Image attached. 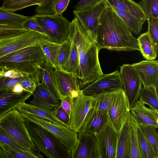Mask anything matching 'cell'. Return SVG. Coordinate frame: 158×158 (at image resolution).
<instances>
[{
  "instance_id": "7",
  "label": "cell",
  "mask_w": 158,
  "mask_h": 158,
  "mask_svg": "<svg viewBox=\"0 0 158 158\" xmlns=\"http://www.w3.org/2000/svg\"><path fill=\"white\" fill-rule=\"evenodd\" d=\"M32 17L52 42L61 44L68 39L70 22L62 15L35 14Z\"/></svg>"
},
{
  "instance_id": "47",
  "label": "cell",
  "mask_w": 158,
  "mask_h": 158,
  "mask_svg": "<svg viewBox=\"0 0 158 158\" xmlns=\"http://www.w3.org/2000/svg\"><path fill=\"white\" fill-rule=\"evenodd\" d=\"M100 0H80L73 7L75 10L80 11L88 10L95 5Z\"/></svg>"
},
{
  "instance_id": "29",
  "label": "cell",
  "mask_w": 158,
  "mask_h": 158,
  "mask_svg": "<svg viewBox=\"0 0 158 158\" xmlns=\"http://www.w3.org/2000/svg\"><path fill=\"white\" fill-rule=\"evenodd\" d=\"M109 6L121 18L131 32L135 35H138L140 33L142 29V25L145 21L139 20L127 12Z\"/></svg>"
},
{
  "instance_id": "17",
  "label": "cell",
  "mask_w": 158,
  "mask_h": 158,
  "mask_svg": "<svg viewBox=\"0 0 158 158\" xmlns=\"http://www.w3.org/2000/svg\"><path fill=\"white\" fill-rule=\"evenodd\" d=\"M77 138L78 143L71 158H99L95 135L79 131Z\"/></svg>"
},
{
  "instance_id": "6",
  "label": "cell",
  "mask_w": 158,
  "mask_h": 158,
  "mask_svg": "<svg viewBox=\"0 0 158 158\" xmlns=\"http://www.w3.org/2000/svg\"><path fill=\"white\" fill-rule=\"evenodd\" d=\"M21 113L25 120L40 126L55 136L72 155L78 143L77 133L72 130L68 127L32 114Z\"/></svg>"
},
{
  "instance_id": "33",
  "label": "cell",
  "mask_w": 158,
  "mask_h": 158,
  "mask_svg": "<svg viewBox=\"0 0 158 158\" xmlns=\"http://www.w3.org/2000/svg\"><path fill=\"white\" fill-rule=\"evenodd\" d=\"M44 0H2V8L14 12L35 5L40 6Z\"/></svg>"
},
{
  "instance_id": "27",
  "label": "cell",
  "mask_w": 158,
  "mask_h": 158,
  "mask_svg": "<svg viewBox=\"0 0 158 158\" xmlns=\"http://www.w3.org/2000/svg\"><path fill=\"white\" fill-rule=\"evenodd\" d=\"M139 51L147 60H153L157 55L148 32L141 34L137 39Z\"/></svg>"
},
{
  "instance_id": "31",
  "label": "cell",
  "mask_w": 158,
  "mask_h": 158,
  "mask_svg": "<svg viewBox=\"0 0 158 158\" xmlns=\"http://www.w3.org/2000/svg\"><path fill=\"white\" fill-rule=\"evenodd\" d=\"M0 147L3 150L6 158H42L44 156L29 151H23L8 144L0 142Z\"/></svg>"
},
{
  "instance_id": "36",
  "label": "cell",
  "mask_w": 158,
  "mask_h": 158,
  "mask_svg": "<svg viewBox=\"0 0 158 158\" xmlns=\"http://www.w3.org/2000/svg\"><path fill=\"white\" fill-rule=\"evenodd\" d=\"M71 43L68 39L61 44L58 60L57 67L65 71L71 51Z\"/></svg>"
},
{
  "instance_id": "38",
  "label": "cell",
  "mask_w": 158,
  "mask_h": 158,
  "mask_svg": "<svg viewBox=\"0 0 158 158\" xmlns=\"http://www.w3.org/2000/svg\"><path fill=\"white\" fill-rule=\"evenodd\" d=\"M70 41L71 43V51L64 72L72 73L75 75L77 71L79 65L78 53L75 44L73 42L70 40Z\"/></svg>"
},
{
  "instance_id": "20",
  "label": "cell",
  "mask_w": 158,
  "mask_h": 158,
  "mask_svg": "<svg viewBox=\"0 0 158 158\" xmlns=\"http://www.w3.org/2000/svg\"><path fill=\"white\" fill-rule=\"evenodd\" d=\"M32 94L24 91L15 93L11 90L0 93V118L29 99Z\"/></svg>"
},
{
  "instance_id": "8",
  "label": "cell",
  "mask_w": 158,
  "mask_h": 158,
  "mask_svg": "<svg viewBox=\"0 0 158 158\" xmlns=\"http://www.w3.org/2000/svg\"><path fill=\"white\" fill-rule=\"evenodd\" d=\"M50 40L45 35L29 30L10 38L0 40V57L27 47L40 45L44 40Z\"/></svg>"
},
{
  "instance_id": "14",
  "label": "cell",
  "mask_w": 158,
  "mask_h": 158,
  "mask_svg": "<svg viewBox=\"0 0 158 158\" xmlns=\"http://www.w3.org/2000/svg\"><path fill=\"white\" fill-rule=\"evenodd\" d=\"M123 86L118 70L108 74H104L81 90L85 95H91L103 92L123 89Z\"/></svg>"
},
{
  "instance_id": "40",
  "label": "cell",
  "mask_w": 158,
  "mask_h": 158,
  "mask_svg": "<svg viewBox=\"0 0 158 158\" xmlns=\"http://www.w3.org/2000/svg\"><path fill=\"white\" fill-rule=\"evenodd\" d=\"M145 14L158 18V0H142L138 3Z\"/></svg>"
},
{
  "instance_id": "1",
  "label": "cell",
  "mask_w": 158,
  "mask_h": 158,
  "mask_svg": "<svg viewBox=\"0 0 158 158\" xmlns=\"http://www.w3.org/2000/svg\"><path fill=\"white\" fill-rule=\"evenodd\" d=\"M69 39L77 48L79 65L75 75L81 89L103 74L98 58L100 49L91 41L75 16L69 23Z\"/></svg>"
},
{
  "instance_id": "23",
  "label": "cell",
  "mask_w": 158,
  "mask_h": 158,
  "mask_svg": "<svg viewBox=\"0 0 158 158\" xmlns=\"http://www.w3.org/2000/svg\"><path fill=\"white\" fill-rule=\"evenodd\" d=\"M54 68L45 56L44 60L36 66V70L42 83L53 95L58 98L53 76Z\"/></svg>"
},
{
  "instance_id": "9",
  "label": "cell",
  "mask_w": 158,
  "mask_h": 158,
  "mask_svg": "<svg viewBox=\"0 0 158 158\" xmlns=\"http://www.w3.org/2000/svg\"><path fill=\"white\" fill-rule=\"evenodd\" d=\"M108 5L106 0H100L91 8L85 10H74L73 14L83 27L93 42L96 40L100 16Z\"/></svg>"
},
{
  "instance_id": "4",
  "label": "cell",
  "mask_w": 158,
  "mask_h": 158,
  "mask_svg": "<svg viewBox=\"0 0 158 158\" xmlns=\"http://www.w3.org/2000/svg\"><path fill=\"white\" fill-rule=\"evenodd\" d=\"M25 121L31 140L42 155L50 158H71V154L55 136L40 126Z\"/></svg>"
},
{
  "instance_id": "5",
  "label": "cell",
  "mask_w": 158,
  "mask_h": 158,
  "mask_svg": "<svg viewBox=\"0 0 158 158\" xmlns=\"http://www.w3.org/2000/svg\"><path fill=\"white\" fill-rule=\"evenodd\" d=\"M0 129L27 150L41 154L35 148L29 135L25 120L16 108L0 118Z\"/></svg>"
},
{
  "instance_id": "34",
  "label": "cell",
  "mask_w": 158,
  "mask_h": 158,
  "mask_svg": "<svg viewBox=\"0 0 158 158\" xmlns=\"http://www.w3.org/2000/svg\"><path fill=\"white\" fill-rule=\"evenodd\" d=\"M28 16L11 12L0 7V25L21 27Z\"/></svg>"
},
{
  "instance_id": "3",
  "label": "cell",
  "mask_w": 158,
  "mask_h": 158,
  "mask_svg": "<svg viewBox=\"0 0 158 158\" xmlns=\"http://www.w3.org/2000/svg\"><path fill=\"white\" fill-rule=\"evenodd\" d=\"M40 45L22 48L0 57V69L13 70L25 75L36 71V66L44 60Z\"/></svg>"
},
{
  "instance_id": "26",
  "label": "cell",
  "mask_w": 158,
  "mask_h": 158,
  "mask_svg": "<svg viewBox=\"0 0 158 158\" xmlns=\"http://www.w3.org/2000/svg\"><path fill=\"white\" fill-rule=\"evenodd\" d=\"M118 90L103 92L92 95L93 99L91 108H94L107 114Z\"/></svg>"
},
{
  "instance_id": "43",
  "label": "cell",
  "mask_w": 158,
  "mask_h": 158,
  "mask_svg": "<svg viewBox=\"0 0 158 158\" xmlns=\"http://www.w3.org/2000/svg\"><path fill=\"white\" fill-rule=\"evenodd\" d=\"M27 75L14 78L7 77H0V93L11 90L14 85L20 83L25 79Z\"/></svg>"
},
{
  "instance_id": "50",
  "label": "cell",
  "mask_w": 158,
  "mask_h": 158,
  "mask_svg": "<svg viewBox=\"0 0 158 158\" xmlns=\"http://www.w3.org/2000/svg\"><path fill=\"white\" fill-rule=\"evenodd\" d=\"M25 75L18 72L13 70L0 69V76L9 77L11 78H16L24 76Z\"/></svg>"
},
{
  "instance_id": "39",
  "label": "cell",
  "mask_w": 158,
  "mask_h": 158,
  "mask_svg": "<svg viewBox=\"0 0 158 158\" xmlns=\"http://www.w3.org/2000/svg\"><path fill=\"white\" fill-rule=\"evenodd\" d=\"M148 23V32L156 51L158 50V18L149 15L147 18Z\"/></svg>"
},
{
  "instance_id": "18",
  "label": "cell",
  "mask_w": 158,
  "mask_h": 158,
  "mask_svg": "<svg viewBox=\"0 0 158 158\" xmlns=\"http://www.w3.org/2000/svg\"><path fill=\"white\" fill-rule=\"evenodd\" d=\"M32 95L31 104L42 108L53 110L60 105V100L52 94L42 83L36 85Z\"/></svg>"
},
{
  "instance_id": "11",
  "label": "cell",
  "mask_w": 158,
  "mask_h": 158,
  "mask_svg": "<svg viewBox=\"0 0 158 158\" xmlns=\"http://www.w3.org/2000/svg\"><path fill=\"white\" fill-rule=\"evenodd\" d=\"M53 76L58 98L60 101L66 97L74 99L80 93L81 89L78 79L72 73L54 68Z\"/></svg>"
},
{
  "instance_id": "19",
  "label": "cell",
  "mask_w": 158,
  "mask_h": 158,
  "mask_svg": "<svg viewBox=\"0 0 158 158\" xmlns=\"http://www.w3.org/2000/svg\"><path fill=\"white\" fill-rule=\"evenodd\" d=\"M108 120L107 114L91 108L86 115L79 131L89 133L95 136L102 129Z\"/></svg>"
},
{
  "instance_id": "30",
  "label": "cell",
  "mask_w": 158,
  "mask_h": 158,
  "mask_svg": "<svg viewBox=\"0 0 158 158\" xmlns=\"http://www.w3.org/2000/svg\"><path fill=\"white\" fill-rule=\"evenodd\" d=\"M61 44L48 40L42 41L40 45L45 58L54 68H58V57Z\"/></svg>"
},
{
  "instance_id": "13",
  "label": "cell",
  "mask_w": 158,
  "mask_h": 158,
  "mask_svg": "<svg viewBox=\"0 0 158 158\" xmlns=\"http://www.w3.org/2000/svg\"><path fill=\"white\" fill-rule=\"evenodd\" d=\"M95 136L99 158H116L117 132L108 118L102 129Z\"/></svg>"
},
{
  "instance_id": "37",
  "label": "cell",
  "mask_w": 158,
  "mask_h": 158,
  "mask_svg": "<svg viewBox=\"0 0 158 158\" xmlns=\"http://www.w3.org/2000/svg\"><path fill=\"white\" fill-rule=\"evenodd\" d=\"M154 151L158 154V135L154 126L139 125Z\"/></svg>"
},
{
  "instance_id": "46",
  "label": "cell",
  "mask_w": 158,
  "mask_h": 158,
  "mask_svg": "<svg viewBox=\"0 0 158 158\" xmlns=\"http://www.w3.org/2000/svg\"><path fill=\"white\" fill-rule=\"evenodd\" d=\"M53 111L56 117L66 126L69 127L70 123V117L67 113L60 105Z\"/></svg>"
},
{
  "instance_id": "49",
  "label": "cell",
  "mask_w": 158,
  "mask_h": 158,
  "mask_svg": "<svg viewBox=\"0 0 158 158\" xmlns=\"http://www.w3.org/2000/svg\"><path fill=\"white\" fill-rule=\"evenodd\" d=\"M74 99L69 97H66L60 101V106L69 114L70 117L71 107Z\"/></svg>"
},
{
  "instance_id": "12",
  "label": "cell",
  "mask_w": 158,
  "mask_h": 158,
  "mask_svg": "<svg viewBox=\"0 0 158 158\" xmlns=\"http://www.w3.org/2000/svg\"><path fill=\"white\" fill-rule=\"evenodd\" d=\"M120 76L123 89L127 98L130 109L138 100L142 87L139 77L132 64H123L120 66Z\"/></svg>"
},
{
  "instance_id": "42",
  "label": "cell",
  "mask_w": 158,
  "mask_h": 158,
  "mask_svg": "<svg viewBox=\"0 0 158 158\" xmlns=\"http://www.w3.org/2000/svg\"><path fill=\"white\" fill-rule=\"evenodd\" d=\"M60 0H44L35 9V14L38 15H54V8Z\"/></svg>"
},
{
  "instance_id": "48",
  "label": "cell",
  "mask_w": 158,
  "mask_h": 158,
  "mask_svg": "<svg viewBox=\"0 0 158 158\" xmlns=\"http://www.w3.org/2000/svg\"><path fill=\"white\" fill-rule=\"evenodd\" d=\"M70 0H60L55 5L54 8L55 15H62L66 10Z\"/></svg>"
},
{
  "instance_id": "53",
  "label": "cell",
  "mask_w": 158,
  "mask_h": 158,
  "mask_svg": "<svg viewBox=\"0 0 158 158\" xmlns=\"http://www.w3.org/2000/svg\"></svg>"
},
{
  "instance_id": "45",
  "label": "cell",
  "mask_w": 158,
  "mask_h": 158,
  "mask_svg": "<svg viewBox=\"0 0 158 158\" xmlns=\"http://www.w3.org/2000/svg\"><path fill=\"white\" fill-rule=\"evenodd\" d=\"M0 142L3 143L8 144L21 150L23 151H28L16 142L0 129Z\"/></svg>"
},
{
  "instance_id": "21",
  "label": "cell",
  "mask_w": 158,
  "mask_h": 158,
  "mask_svg": "<svg viewBox=\"0 0 158 158\" xmlns=\"http://www.w3.org/2000/svg\"><path fill=\"white\" fill-rule=\"evenodd\" d=\"M131 114L139 125H149L158 127V111L148 108L138 100L130 109Z\"/></svg>"
},
{
  "instance_id": "41",
  "label": "cell",
  "mask_w": 158,
  "mask_h": 158,
  "mask_svg": "<svg viewBox=\"0 0 158 158\" xmlns=\"http://www.w3.org/2000/svg\"><path fill=\"white\" fill-rule=\"evenodd\" d=\"M28 30L20 27L0 25V40L16 36L26 32Z\"/></svg>"
},
{
  "instance_id": "52",
  "label": "cell",
  "mask_w": 158,
  "mask_h": 158,
  "mask_svg": "<svg viewBox=\"0 0 158 158\" xmlns=\"http://www.w3.org/2000/svg\"><path fill=\"white\" fill-rule=\"evenodd\" d=\"M0 158H6L2 149L0 147Z\"/></svg>"
},
{
  "instance_id": "2",
  "label": "cell",
  "mask_w": 158,
  "mask_h": 158,
  "mask_svg": "<svg viewBox=\"0 0 158 158\" xmlns=\"http://www.w3.org/2000/svg\"><path fill=\"white\" fill-rule=\"evenodd\" d=\"M95 42L100 49L139 51L137 39L108 5L100 16Z\"/></svg>"
},
{
  "instance_id": "10",
  "label": "cell",
  "mask_w": 158,
  "mask_h": 158,
  "mask_svg": "<svg viewBox=\"0 0 158 158\" xmlns=\"http://www.w3.org/2000/svg\"><path fill=\"white\" fill-rule=\"evenodd\" d=\"M129 103L123 89H118L107 112L108 119L117 132L130 114Z\"/></svg>"
},
{
  "instance_id": "25",
  "label": "cell",
  "mask_w": 158,
  "mask_h": 158,
  "mask_svg": "<svg viewBox=\"0 0 158 158\" xmlns=\"http://www.w3.org/2000/svg\"><path fill=\"white\" fill-rule=\"evenodd\" d=\"M108 4L112 6L131 14L140 20L145 21L147 19L142 8L132 0H106Z\"/></svg>"
},
{
  "instance_id": "24",
  "label": "cell",
  "mask_w": 158,
  "mask_h": 158,
  "mask_svg": "<svg viewBox=\"0 0 158 158\" xmlns=\"http://www.w3.org/2000/svg\"><path fill=\"white\" fill-rule=\"evenodd\" d=\"M16 109L21 113L32 114L66 126L56 117L53 110L40 108L25 102L21 103Z\"/></svg>"
},
{
  "instance_id": "15",
  "label": "cell",
  "mask_w": 158,
  "mask_h": 158,
  "mask_svg": "<svg viewBox=\"0 0 158 158\" xmlns=\"http://www.w3.org/2000/svg\"><path fill=\"white\" fill-rule=\"evenodd\" d=\"M92 95L85 94L82 91L74 99L70 115V123L68 127L77 133L81 129L83 121L91 108Z\"/></svg>"
},
{
  "instance_id": "51",
  "label": "cell",
  "mask_w": 158,
  "mask_h": 158,
  "mask_svg": "<svg viewBox=\"0 0 158 158\" xmlns=\"http://www.w3.org/2000/svg\"><path fill=\"white\" fill-rule=\"evenodd\" d=\"M11 90L15 93H21L24 91L23 87L19 83L14 85L12 88Z\"/></svg>"
},
{
  "instance_id": "35",
  "label": "cell",
  "mask_w": 158,
  "mask_h": 158,
  "mask_svg": "<svg viewBox=\"0 0 158 158\" xmlns=\"http://www.w3.org/2000/svg\"><path fill=\"white\" fill-rule=\"evenodd\" d=\"M137 127L139 144L143 158H158V154L154 151L137 122Z\"/></svg>"
},
{
  "instance_id": "16",
  "label": "cell",
  "mask_w": 158,
  "mask_h": 158,
  "mask_svg": "<svg viewBox=\"0 0 158 158\" xmlns=\"http://www.w3.org/2000/svg\"><path fill=\"white\" fill-rule=\"evenodd\" d=\"M138 73L143 87L157 89L158 86V61L145 60L132 64Z\"/></svg>"
},
{
  "instance_id": "32",
  "label": "cell",
  "mask_w": 158,
  "mask_h": 158,
  "mask_svg": "<svg viewBox=\"0 0 158 158\" xmlns=\"http://www.w3.org/2000/svg\"><path fill=\"white\" fill-rule=\"evenodd\" d=\"M139 98V100L142 103L148 105L150 108L158 111L157 89L152 88L142 87Z\"/></svg>"
},
{
  "instance_id": "28",
  "label": "cell",
  "mask_w": 158,
  "mask_h": 158,
  "mask_svg": "<svg viewBox=\"0 0 158 158\" xmlns=\"http://www.w3.org/2000/svg\"><path fill=\"white\" fill-rule=\"evenodd\" d=\"M130 117L131 125L129 137V158H143L139 144L137 121L131 113Z\"/></svg>"
},
{
  "instance_id": "44",
  "label": "cell",
  "mask_w": 158,
  "mask_h": 158,
  "mask_svg": "<svg viewBox=\"0 0 158 158\" xmlns=\"http://www.w3.org/2000/svg\"><path fill=\"white\" fill-rule=\"evenodd\" d=\"M21 27L25 29L34 31L46 35L37 22L32 16H28L22 23Z\"/></svg>"
},
{
  "instance_id": "22",
  "label": "cell",
  "mask_w": 158,
  "mask_h": 158,
  "mask_svg": "<svg viewBox=\"0 0 158 158\" xmlns=\"http://www.w3.org/2000/svg\"><path fill=\"white\" fill-rule=\"evenodd\" d=\"M131 125L130 115L120 130L117 132V147L116 158H129Z\"/></svg>"
}]
</instances>
